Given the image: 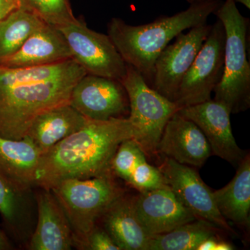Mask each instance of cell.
<instances>
[{"instance_id": "6da1fadb", "label": "cell", "mask_w": 250, "mask_h": 250, "mask_svg": "<svg viewBox=\"0 0 250 250\" xmlns=\"http://www.w3.org/2000/svg\"><path fill=\"white\" fill-rule=\"evenodd\" d=\"M86 74L73 59L41 66L0 65V136L24 139L38 116L70 104L72 89Z\"/></svg>"}, {"instance_id": "7a4b0ae2", "label": "cell", "mask_w": 250, "mask_h": 250, "mask_svg": "<svg viewBox=\"0 0 250 250\" xmlns=\"http://www.w3.org/2000/svg\"><path fill=\"white\" fill-rule=\"evenodd\" d=\"M129 118L88 120L80 130L41 155L36 187L50 190L67 179H88L111 172L120 145L135 139Z\"/></svg>"}, {"instance_id": "3957f363", "label": "cell", "mask_w": 250, "mask_h": 250, "mask_svg": "<svg viewBox=\"0 0 250 250\" xmlns=\"http://www.w3.org/2000/svg\"><path fill=\"white\" fill-rule=\"evenodd\" d=\"M223 1L190 4L172 16H162L141 25H131L118 18L108 23V35L127 65L136 69L152 87L154 65L171 41L187 29L207 23Z\"/></svg>"}, {"instance_id": "277c9868", "label": "cell", "mask_w": 250, "mask_h": 250, "mask_svg": "<svg viewBox=\"0 0 250 250\" xmlns=\"http://www.w3.org/2000/svg\"><path fill=\"white\" fill-rule=\"evenodd\" d=\"M214 15L223 23L225 41L223 75L213 91V100L236 114L250 106V19L240 13L233 0L222 2Z\"/></svg>"}, {"instance_id": "5b68a950", "label": "cell", "mask_w": 250, "mask_h": 250, "mask_svg": "<svg viewBox=\"0 0 250 250\" xmlns=\"http://www.w3.org/2000/svg\"><path fill=\"white\" fill-rule=\"evenodd\" d=\"M49 190L66 215L75 247L79 249L99 219L125 194L114 180L112 171L92 178L65 179Z\"/></svg>"}, {"instance_id": "8992f818", "label": "cell", "mask_w": 250, "mask_h": 250, "mask_svg": "<svg viewBox=\"0 0 250 250\" xmlns=\"http://www.w3.org/2000/svg\"><path fill=\"white\" fill-rule=\"evenodd\" d=\"M129 103L128 117L135 129V139L146 156L157 154V146L167 121L179 108L174 102L156 91L136 69L126 64L122 81Z\"/></svg>"}, {"instance_id": "52a82bcc", "label": "cell", "mask_w": 250, "mask_h": 250, "mask_svg": "<svg viewBox=\"0 0 250 250\" xmlns=\"http://www.w3.org/2000/svg\"><path fill=\"white\" fill-rule=\"evenodd\" d=\"M58 29L65 37L72 59L87 74L123 81L126 63L108 35L90 29L83 20L77 18Z\"/></svg>"}, {"instance_id": "ba28073f", "label": "cell", "mask_w": 250, "mask_h": 250, "mask_svg": "<svg viewBox=\"0 0 250 250\" xmlns=\"http://www.w3.org/2000/svg\"><path fill=\"white\" fill-rule=\"evenodd\" d=\"M225 33L217 20L179 85L174 103L179 109L210 100L222 78Z\"/></svg>"}, {"instance_id": "9c48e42d", "label": "cell", "mask_w": 250, "mask_h": 250, "mask_svg": "<svg viewBox=\"0 0 250 250\" xmlns=\"http://www.w3.org/2000/svg\"><path fill=\"white\" fill-rule=\"evenodd\" d=\"M158 168L166 185L197 220H203L223 231L233 232L226 219L219 212L213 191L193 167L164 156Z\"/></svg>"}, {"instance_id": "30bf717a", "label": "cell", "mask_w": 250, "mask_h": 250, "mask_svg": "<svg viewBox=\"0 0 250 250\" xmlns=\"http://www.w3.org/2000/svg\"><path fill=\"white\" fill-rule=\"evenodd\" d=\"M212 25L200 24L179 34L161 52L154 65L152 88L174 102L179 85L209 34Z\"/></svg>"}, {"instance_id": "8fae6325", "label": "cell", "mask_w": 250, "mask_h": 250, "mask_svg": "<svg viewBox=\"0 0 250 250\" xmlns=\"http://www.w3.org/2000/svg\"><path fill=\"white\" fill-rule=\"evenodd\" d=\"M70 104L93 121L125 118L129 114V98L121 82L88 74L74 87Z\"/></svg>"}, {"instance_id": "7c38bea8", "label": "cell", "mask_w": 250, "mask_h": 250, "mask_svg": "<svg viewBox=\"0 0 250 250\" xmlns=\"http://www.w3.org/2000/svg\"><path fill=\"white\" fill-rule=\"evenodd\" d=\"M181 115L193 122L209 143L212 154L238 166L248 153L237 145L231 129L229 110L214 100L182 108Z\"/></svg>"}, {"instance_id": "4fadbf2b", "label": "cell", "mask_w": 250, "mask_h": 250, "mask_svg": "<svg viewBox=\"0 0 250 250\" xmlns=\"http://www.w3.org/2000/svg\"><path fill=\"white\" fill-rule=\"evenodd\" d=\"M134 206L138 220L151 237L197 220L167 185L140 192L134 197Z\"/></svg>"}, {"instance_id": "5bb4252c", "label": "cell", "mask_w": 250, "mask_h": 250, "mask_svg": "<svg viewBox=\"0 0 250 250\" xmlns=\"http://www.w3.org/2000/svg\"><path fill=\"white\" fill-rule=\"evenodd\" d=\"M157 154L184 165L201 167L212 152L201 129L177 111L164 128L158 144Z\"/></svg>"}, {"instance_id": "9a60e30c", "label": "cell", "mask_w": 250, "mask_h": 250, "mask_svg": "<svg viewBox=\"0 0 250 250\" xmlns=\"http://www.w3.org/2000/svg\"><path fill=\"white\" fill-rule=\"evenodd\" d=\"M36 202L37 224L28 242L29 250H71L75 247L71 227L53 194L42 189L36 194Z\"/></svg>"}, {"instance_id": "2e32d148", "label": "cell", "mask_w": 250, "mask_h": 250, "mask_svg": "<svg viewBox=\"0 0 250 250\" xmlns=\"http://www.w3.org/2000/svg\"><path fill=\"white\" fill-rule=\"evenodd\" d=\"M72 59L65 37L58 28L44 23L34 31L17 52L0 60L9 67L41 66Z\"/></svg>"}, {"instance_id": "e0dca14e", "label": "cell", "mask_w": 250, "mask_h": 250, "mask_svg": "<svg viewBox=\"0 0 250 250\" xmlns=\"http://www.w3.org/2000/svg\"><path fill=\"white\" fill-rule=\"evenodd\" d=\"M30 192L0 169V215L6 232L20 243L32 234Z\"/></svg>"}, {"instance_id": "ac0fdd59", "label": "cell", "mask_w": 250, "mask_h": 250, "mask_svg": "<svg viewBox=\"0 0 250 250\" xmlns=\"http://www.w3.org/2000/svg\"><path fill=\"white\" fill-rule=\"evenodd\" d=\"M88 121L70 104H67L38 116L25 137L30 140L42 154L83 127Z\"/></svg>"}, {"instance_id": "d6986e66", "label": "cell", "mask_w": 250, "mask_h": 250, "mask_svg": "<svg viewBox=\"0 0 250 250\" xmlns=\"http://www.w3.org/2000/svg\"><path fill=\"white\" fill-rule=\"evenodd\" d=\"M105 231L121 250H146L151 236L141 225L134 206V197L122 195L105 212Z\"/></svg>"}, {"instance_id": "ffe728a7", "label": "cell", "mask_w": 250, "mask_h": 250, "mask_svg": "<svg viewBox=\"0 0 250 250\" xmlns=\"http://www.w3.org/2000/svg\"><path fill=\"white\" fill-rule=\"evenodd\" d=\"M232 180L213 192L217 208L226 220L244 228L250 227V158L247 154L237 166Z\"/></svg>"}, {"instance_id": "44dd1931", "label": "cell", "mask_w": 250, "mask_h": 250, "mask_svg": "<svg viewBox=\"0 0 250 250\" xmlns=\"http://www.w3.org/2000/svg\"><path fill=\"white\" fill-rule=\"evenodd\" d=\"M41 152L30 140L0 136V169L23 187H36Z\"/></svg>"}, {"instance_id": "7402d4cb", "label": "cell", "mask_w": 250, "mask_h": 250, "mask_svg": "<svg viewBox=\"0 0 250 250\" xmlns=\"http://www.w3.org/2000/svg\"><path fill=\"white\" fill-rule=\"evenodd\" d=\"M219 230L207 222L195 220L169 232L151 237L146 250H197L205 240L217 235Z\"/></svg>"}, {"instance_id": "603a6c76", "label": "cell", "mask_w": 250, "mask_h": 250, "mask_svg": "<svg viewBox=\"0 0 250 250\" xmlns=\"http://www.w3.org/2000/svg\"><path fill=\"white\" fill-rule=\"evenodd\" d=\"M44 22L25 10L18 9L0 21V60L21 48Z\"/></svg>"}, {"instance_id": "cb8c5ba5", "label": "cell", "mask_w": 250, "mask_h": 250, "mask_svg": "<svg viewBox=\"0 0 250 250\" xmlns=\"http://www.w3.org/2000/svg\"><path fill=\"white\" fill-rule=\"evenodd\" d=\"M20 9L57 28L75 21L69 0H19Z\"/></svg>"}, {"instance_id": "d4e9b609", "label": "cell", "mask_w": 250, "mask_h": 250, "mask_svg": "<svg viewBox=\"0 0 250 250\" xmlns=\"http://www.w3.org/2000/svg\"><path fill=\"white\" fill-rule=\"evenodd\" d=\"M80 249L88 250H121L104 229L95 227L85 238Z\"/></svg>"}, {"instance_id": "484cf974", "label": "cell", "mask_w": 250, "mask_h": 250, "mask_svg": "<svg viewBox=\"0 0 250 250\" xmlns=\"http://www.w3.org/2000/svg\"><path fill=\"white\" fill-rule=\"evenodd\" d=\"M234 247L228 242L219 238L217 235L210 237L205 240L197 248V250H231Z\"/></svg>"}, {"instance_id": "4316f807", "label": "cell", "mask_w": 250, "mask_h": 250, "mask_svg": "<svg viewBox=\"0 0 250 250\" xmlns=\"http://www.w3.org/2000/svg\"><path fill=\"white\" fill-rule=\"evenodd\" d=\"M20 9L19 0H0V21Z\"/></svg>"}, {"instance_id": "83f0119b", "label": "cell", "mask_w": 250, "mask_h": 250, "mask_svg": "<svg viewBox=\"0 0 250 250\" xmlns=\"http://www.w3.org/2000/svg\"><path fill=\"white\" fill-rule=\"evenodd\" d=\"M14 246L6 233L0 228V250H14Z\"/></svg>"}, {"instance_id": "f1b7e54d", "label": "cell", "mask_w": 250, "mask_h": 250, "mask_svg": "<svg viewBox=\"0 0 250 250\" xmlns=\"http://www.w3.org/2000/svg\"><path fill=\"white\" fill-rule=\"evenodd\" d=\"M190 4H202V3L210 2L214 0H187Z\"/></svg>"}, {"instance_id": "f546056e", "label": "cell", "mask_w": 250, "mask_h": 250, "mask_svg": "<svg viewBox=\"0 0 250 250\" xmlns=\"http://www.w3.org/2000/svg\"><path fill=\"white\" fill-rule=\"evenodd\" d=\"M236 3H240L244 5L248 9H250V0H233Z\"/></svg>"}]
</instances>
